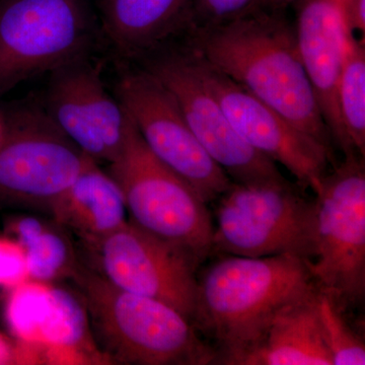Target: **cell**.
I'll return each mask as SVG.
<instances>
[{
	"instance_id": "9",
	"label": "cell",
	"mask_w": 365,
	"mask_h": 365,
	"mask_svg": "<svg viewBox=\"0 0 365 365\" xmlns=\"http://www.w3.org/2000/svg\"><path fill=\"white\" fill-rule=\"evenodd\" d=\"M117 98L151 153L206 203L230 188L232 180L206 153L176 100L150 71L126 72L118 83Z\"/></svg>"
},
{
	"instance_id": "6",
	"label": "cell",
	"mask_w": 365,
	"mask_h": 365,
	"mask_svg": "<svg viewBox=\"0 0 365 365\" xmlns=\"http://www.w3.org/2000/svg\"><path fill=\"white\" fill-rule=\"evenodd\" d=\"M364 157L346 155L314 190L316 255L309 262L319 292L341 309L365 294V170Z\"/></svg>"
},
{
	"instance_id": "8",
	"label": "cell",
	"mask_w": 365,
	"mask_h": 365,
	"mask_svg": "<svg viewBox=\"0 0 365 365\" xmlns=\"http://www.w3.org/2000/svg\"><path fill=\"white\" fill-rule=\"evenodd\" d=\"M91 160L47 113H16L0 127V202L49 213Z\"/></svg>"
},
{
	"instance_id": "1",
	"label": "cell",
	"mask_w": 365,
	"mask_h": 365,
	"mask_svg": "<svg viewBox=\"0 0 365 365\" xmlns=\"http://www.w3.org/2000/svg\"><path fill=\"white\" fill-rule=\"evenodd\" d=\"M191 48L209 66L332 151V138L283 11L257 6L220 25L192 30Z\"/></svg>"
},
{
	"instance_id": "17",
	"label": "cell",
	"mask_w": 365,
	"mask_h": 365,
	"mask_svg": "<svg viewBox=\"0 0 365 365\" xmlns=\"http://www.w3.org/2000/svg\"><path fill=\"white\" fill-rule=\"evenodd\" d=\"M6 237L16 242L25 255L29 280L39 283L71 277L78 262L67 230L54 220L33 215L9 217Z\"/></svg>"
},
{
	"instance_id": "16",
	"label": "cell",
	"mask_w": 365,
	"mask_h": 365,
	"mask_svg": "<svg viewBox=\"0 0 365 365\" xmlns=\"http://www.w3.org/2000/svg\"><path fill=\"white\" fill-rule=\"evenodd\" d=\"M318 294L281 309L242 365H333L319 323Z\"/></svg>"
},
{
	"instance_id": "21",
	"label": "cell",
	"mask_w": 365,
	"mask_h": 365,
	"mask_svg": "<svg viewBox=\"0 0 365 365\" xmlns=\"http://www.w3.org/2000/svg\"><path fill=\"white\" fill-rule=\"evenodd\" d=\"M49 313L41 335L50 343L63 346H76L83 339V325L86 322L78 304L71 295L63 292H49Z\"/></svg>"
},
{
	"instance_id": "26",
	"label": "cell",
	"mask_w": 365,
	"mask_h": 365,
	"mask_svg": "<svg viewBox=\"0 0 365 365\" xmlns=\"http://www.w3.org/2000/svg\"><path fill=\"white\" fill-rule=\"evenodd\" d=\"M300 0H256L255 4L265 9H274V11H284L287 6L297 4Z\"/></svg>"
},
{
	"instance_id": "11",
	"label": "cell",
	"mask_w": 365,
	"mask_h": 365,
	"mask_svg": "<svg viewBox=\"0 0 365 365\" xmlns=\"http://www.w3.org/2000/svg\"><path fill=\"white\" fill-rule=\"evenodd\" d=\"M145 69L170 91L199 143L232 182L260 184L285 179L276 163L252 148L230 124L197 72L190 49L162 55Z\"/></svg>"
},
{
	"instance_id": "25",
	"label": "cell",
	"mask_w": 365,
	"mask_h": 365,
	"mask_svg": "<svg viewBox=\"0 0 365 365\" xmlns=\"http://www.w3.org/2000/svg\"><path fill=\"white\" fill-rule=\"evenodd\" d=\"M346 20L352 35L359 33L364 37L365 0H347L346 2Z\"/></svg>"
},
{
	"instance_id": "15",
	"label": "cell",
	"mask_w": 365,
	"mask_h": 365,
	"mask_svg": "<svg viewBox=\"0 0 365 365\" xmlns=\"http://www.w3.org/2000/svg\"><path fill=\"white\" fill-rule=\"evenodd\" d=\"M194 0H101L103 28L118 49L144 54L192 26Z\"/></svg>"
},
{
	"instance_id": "5",
	"label": "cell",
	"mask_w": 365,
	"mask_h": 365,
	"mask_svg": "<svg viewBox=\"0 0 365 365\" xmlns=\"http://www.w3.org/2000/svg\"><path fill=\"white\" fill-rule=\"evenodd\" d=\"M217 201L213 251L249 258L292 255L313 261L314 200L304 198L287 179L232 182Z\"/></svg>"
},
{
	"instance_id": "18",
	"label": "cell",
	"mask_w": 365,
	"mask_h": 365,
	"mask_svg": "<svg viewBox=\"0 0 365 365\" xmlns=\"http://www.w3.org/2000/svg\"><path fill=\"white\" fill-rule=\"evenodd\" d=\"M81 59L51 72L47 91V114L79 150L98 163H108L107 151L91 121L81 90Z\"/></svg>"
},
{
	"instance_id": "14",
	"label": "cell",
	"mask_w": 365,
	"mask_h": 365,
	"mask_svg": "<svg viewBox=\"0 0 365 365\" xmlns=\"http://www.w3.org/2000/svg\"><path fill=\"white\" fill-rule=\"evenodd\" d=\"M49 215L90 249L128 222L121 188L93 160L55 201Z\"/></svg>"
},
{
	"instance_id": "2",
	"label": "cell",
	"mask_w": 365,
	"mask_h": 365,
	"mask_svg": "<svg viewBox=\"0 0 365 365\" xmlns=\"http://www.w3.org/2000/svg\"><path fill=\"white\" fill-rule=\"evenodd\" d=\"M309 262L228 255L198 277L192 323L215 343L217 364L242 365L281 309L318 294Z\"/></svg>"
},
{
	"instance_id": "20",
	"label": "cell",
	"mask_w": 365,
	"mask_h": 365,
	"mask_svg": "<svg viewBox=\"0 0 365 365\" xmlns=\"http://www.w3.org/2000/svg\"><path fill=\"white\" fill-rule=\"evenodd\" d=\"M317 307L333 365H364V341L346 321L343 309L337 302L319 292Z\"/></svg>"
},
{
	"instance_id": "19",
	"label": "cell",
	"mask_w": 365,
	"mask_h": 365,
	"mask_svg": "<svg viewBox=\"0 0 365 365\" xmlns=\"http://www.w3.org/2000/svg\"><path fill=\"white\" fill-rule=\"evenodd\" d=\"M338 104L343 127L352 150L365 155L364 38L350 36L338 86Z\"/></svg>"
},
{
	"instance_id": "23",
	"label": "cell",
	"mask_w": 365,
	"mask_h": 365,
	"mask_svg": "<svg viewBox=\"0 0 365 365\" xmlns=\"http://www.w3.org/2000/svg\"><path fill=\"white\" fill-rule=\"evenodd\" d=\"M28 280L23 250L9 237H0V287L14 289Z\"/></svg>"
},
{
	"instance_id": "24",
	"label": "cell",
	"mask_w": 365,
	"mask_h": 365,
	"mask_svg": "<svg viewBox=\"0 0 365 365\" xmlns=\"http://www.w3.org/2000/svg\"><path fill=\"white\" fill-rule=\"evenodd\" d=\"M21 340L0 332V365L28 364Z\"/></svg>"
},
{
	"instance_id": "12",
	"label": "cell",
	"mask_w": 365,
	"mask_h": 365,
	"mask_svg": "<svg viewBox=\"0 0 365 365\" xmlns=\"http://www.w3.org/2000/svg\"><path fill=\"white\" fill-rule=\"evenodd\" d=\"M189 49L204 85L215 96L237 133L255 150L283 165L300 187L314 191L327 174L333 153L287 118L209 66L191 47Z\"/></svg>"
},
{
	"instance_id": "10",
	"label": "cell",
	"mask_w": 365,
	"mask_h": 365,
	"mask_svg": "<svg viewBox=\"0 0 365 365\" xmlns=\"http://www.w3.org/2000/svg\"><path fill=\"white\" fill-rule=\"evenodd\" d=\"M91 250L97 256L96 271L113 285L160 300L193 322L201 264L193 255L130 222Z\"/></svg>"
},
{
	"instance_id": "7",
	"label": "cell",
	"mask_w": 365,
	"mask_h": 365,
	"mask_svg": "<svg viewBox=\"0 0 365 365\" xmlns=\"http://www.w3.org/2000/svg\"><path fill=\"white\" fill-rule=\"evenodd\" d=\"M93 34L88 0H0V95L86 57Z\"/></svg>"
},
{
	"instance_id": "13",
	"label": "cell",
	"mask_w": 365,
	"mask_h": 365,
	"mask_svg": "<svg viewBox=\"0 0 365 365\" xmlns=\"http://www.w3.org/2000/svg\"><path fill=\"white\" fill-rule=\"evenodd\" d=\"M347 0H300L294 26L300 58L332 143L344 155L352 150L341 120L338 86L346 47L352 36L346 20Z\"/></svg>"
},
{
	"instance_id": "22",
	"label": "cell",
	"mask_w": 365,
	"mask_h": 365,
	"mask_svg": "<svg viewBox=\"0 0 365 365\" xmlns=\"http://www.w3.org/2000/svg\"><path fill=\"white\" fill-rule=\"evenodd\" d=\"M256 0H194L191 29L220 25L237 18Z\"/></svg>"
},
{
	"instance_id": "4",
	"label": "cell",
	"mask_w": 365,
	"mask_h": 365,
	"mask_svg": "<svg viewBox=\"0 0 365 365\" xmlns=\"http://www.w3.org/2000/svg\"><path fill=\"white\" fill-rule=\"evenodd\" d=\"M108 165L123 193L128 222L203 263L213 252L208 203L151 153L133 122L123 148Z\"/></svg>"
},
{
	"instance_id": "3",
	"label": "cell",
	"mask_w": 365,
	"mask_h": 365,
	"mask_svg": "<svg viewBox=\"0 0 365 365\" xmlns=\"http://www.w3.org/2000/svg\"><path fill=\"white\" fill-rule=\"evenodd\" d=\"M71 278L83 297L93 339L115 364H217L215 347L174 307L125 292L79 263Z\"/></svg>"
}]
</instances>
